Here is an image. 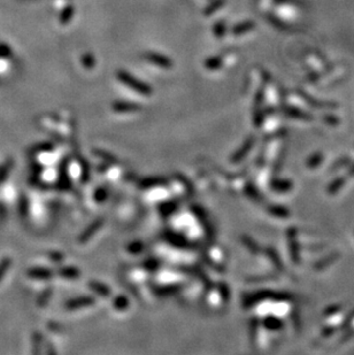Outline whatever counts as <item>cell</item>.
<instances>
[{"mask_svg":"<svg viewBox=\"0 0 354 355\" xmlns=\"http://www.w3.org/2000/svg\"><path fill=\"white\" fill-rule=\"evenodd\" d=\"M10 49L5 44L0 45V57H9L10 56Z\"/></svg>","mask_w":354,"mask_h":355,"instance_id":"1","label":"cell"},{"mask_svg":"<svg viewBox=\"0 0 354 355\" xmlns=\"http://www.w3.org/2000/svg\"><path fill=\"white\" fill-rule=\"evenodd\" d=\"M70 16H71V8H68L64 10V13L62 15V22H66V21L69 20Z\"/></svg>","mask_w":354,"mask_h":355,"instance_id":"2","label":"cell"}]
</instances>
